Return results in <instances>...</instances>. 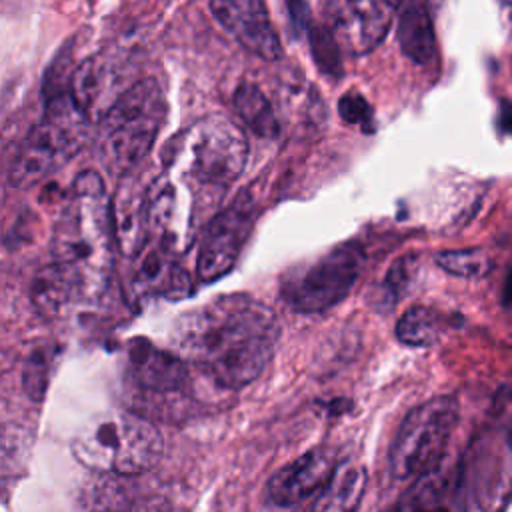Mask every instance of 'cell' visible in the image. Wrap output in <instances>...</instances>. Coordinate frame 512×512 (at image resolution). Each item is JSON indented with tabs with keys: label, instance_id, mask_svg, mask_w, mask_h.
Instances as JSON below:
<instances>
[{
	"label": "cell",
	"instance_id": "16",
	"mask_svg": "<svg viewBox=\"0 0 512 512\" xmlns=\"http://www.w3.org/2000/svg\"><path fill=\"white\" fill-rule=\"evenodd\" d=\"M136 286L140 292H158L168 300L186 298L192 292V282L188 272L166 256V246L150 250L136 272Z\"/></svg>",
	"mask_w": 512,
	"mask_h": 512
},
{
	"label": "cell",
	"instance_id": "15",
	"mask_svg": "<svg viewBox=\"0 0 512 512\" xmlns=\"http://www.w3.org/2000/svg\"><path fill=\"white\" fill-rule=\"evenodd\" d=\"M112 76V64L102 56H90L74 68L68 94L88 120H100L112 106L106 96L112 88Z\"/></svg>",
	"mask_w": 512,
	"mask_h": 512
},
{
	"label": "cell",
	"instance_id": "20",
	"mask_svg": "<svg viewBox=\"0 0 512 512\" xmlns=\"http://www.w3.org/2000/svg\"><path fill=\"white\" fill-rule=\"evenodd\" d=\"M232 104L240 120L254 134L262 138H274L280 132V124L268 96L254 82H240L234 90Z\"/></svg>",
	"mask_w": 512,
	"mask_h": 512
},
{
	"label": "cell",
	"instance_id": "10",
	"mask_svg": "<svg viewBox=\"0 0 512 512\" xmlns=\"http://www.w3.org/2000/svg\"><path fill=\"white\" fill-rule=\"evenodd\" d=\"M394 8V4L378 0H332L324 4V24L342 52L360 56L384 40Z\"/></svg>",
	"mask_w": 512,
	"mask_h": 512
},
{
	"label": "cell",
	"instance_id": "27",
	"mask_svg": "<svg viewBox=\"0 0 512 512\" xmlns=\"http://www.w3.org/2000/svg\"><path fill=\"white\" fill-rule=\"evenodd\" d=\"M418 270H420V258L416 254H406L390 266L384 284L394 300L402 298L410 290L412 282L416 280Z\"/></svg>",
	"mask_w": 512,
	"mask_h": 512
},
{
	"label": "cell",
	"instance_id": "13",
	"mask_svg": "<svg viewBox=\"0 0 512 512\" xmlns=\"http://www.w3.org/2000/svg\"><path fill=\"white\" fill-rule=\"evenodd\" d=\"M126 356L134 382L152 394L180 392L188 380V364L176 352L160 350L146 338L130 340Z\"/></svg>",
	"mask_w": 512,
	"mask_h": 512
},
{
	"label": "cell",
	"instance_id": "17",
	"mask_svg": "<svg viewBox=\"0 0 512 512\" xmlns=\"http://www.w3.org/2000/svg\"><path fill=\"white\" fill-rule=\"evenodd\" d=\"M80 290L78 278L62 264H48L36 272L30 284V300L44 320L58 318Z\"/></svg>",
	"mask_w": 512,
	"mask_h": 512
},
{
	"label": "cell",
	"instance_id": "3",
	"mask_svg": "<svg viewBox=\"0 0 512 512\" xmlns=\"http://www.w3.org/2000/svg\"><path fill=\"white\" fill-rule=\"evenodd\" d=\"M158 428L126 410L96 416L74 438L72 452L96 472L134 476L154 468L162 456Z\"/></svg>",
	"mask_w": 512,
	"mask_h": 512
},
{
	"label": "cell",
	"instance_id": "12",
	"mask_svg": "<svg viewBox=\"0 0 512 512\" xmlns=\"http://www.w3.org/2000/svg\"><path fill=\"white\" fill-rule=\"evenodd\" d=\"M210 12L216 22L244 48L274 62L282 56L280 38L270 22L264 2L258 0H212Z\"/></svg>",
	"mask_w": 512,
	"mask_h": 512
},
{
	"label": "cell",
	"instance_id": "23",
	"mask_svg": "<svg viewBox=\"0 0 512 512\" xmlns=\"http://www.w3.org/2000/svg\"><path fill=\"white\" fill-rule=\"evenodd\" d=\"M56 354V348L50 344H42L28 354L22 370V388L32 402L44 400Z\"/></svg>",
	"mask_w": 512,
	"mask_h": 512
},
{
	"label": "cell",
	"instance_id": "22",
	"mask_svg": "<svg viewBox=\"0 0 512 512\" xmlns=\"http://www.w3.org/2000/svg\"><path fill=\"white\" fill-rule=\"evenodd\" d=\"M442 328L444 318L438 310L430 306H412L400 316L396 336L406 346H432L438 342Z\"/></svg>",
	"mask_w": 512,
	"mask_h": 512
},
{
	"label": "cell",
	"instance_id": "21",
	"mask_svg": "<svg viewBox=\"0 0 512 512\" xmlns=\"http://www.w3.org/2000/svg\"><path fill=\"white\" fill-rule=\"evenodd\" d=\"M434 470L418 478L390 512H448V478Z\"/></svg>",
	"mask_w": 512,
	"mask_h": 512
},
{
	"label": "cell",
	"instance_id": "2",
	"mask_svg": "<svg viewBox=\"0 0 512 512\" xmlns=\"http://www.w3.org/2000/svg\"><path fill=\"white\" fill-rule=\"evenodd\" d=\"M112 198L94 170L80 172L68 192L64 210L52 230L50 250L56 264L66 266L82 292L104 288L112 268Z\"/></svg>",
	"mask_w": 512,
	"mask_h": 512
},
{
	"label": "cell",
	"instance_id": "5",
	"mask_svg": "<svg viewBox=\"0 0 512 512\" xmlns=\"http://www.w3.org/2000/svg\"><path fill=\"white\" fill-rule=\"evenodd\" d=\"M458 422L454 396H436L412 408L402 420L388 454L396 480L422 478L440 468Z\"/></svg>",
	"mask_w": 512,
	"mask_h": 512
},
{
	"label": "cell",
	"instance_id": "25",
	"mask_svg": "<svg viewBox=\"0 0 512 512\" xmlns=\"http://www.w3.org/2000/svg\"><path fill=\"white\" fill-rule=\"evenodd\" d=\"M306 32H308L310 50H312V56H314L318 68L324 74H328L332 78H338L342 74V62H340V52L342 50H340L338 42L334 40L332 32L328 30V26L308 22Z\"/></svg>",
	"mask_w": 512,
	"mask_h": 512
},
{
	"label": "cell",
	"instance_id": "18",
	"mask_svg": "<svg viewBox=\"0 0 512 512\" xmlns=\"http://www.w3.org/2000/svg\"><path fill=\"white\" fill-rule=\"evenodd\" d=\"M398 44L414 64L426 66L436 58V34L430 12L420 2L402 4L398 16Z\"/></svg>",
	"mask_w": 512,
	"mask_h": 512
},
{
	"label": "cell",
	"instance_id": "1",
	"mask_svg": "<svg viewBox=\"0 0 512 512\" xmlns=\"http://www.w3.org/2000/svg\"><path fill=\"white\" fill-rule=\"evenodd\" d=\"M278 320L274 310L250 294L218 296L180 316L176 354L224 388L256 380L274 356Z\"/></svg>",
	"mask_w": 512,
	"mask_h": 512
},
{
	"label": "cell",
	"instance_id": "7",
	"mask_svg": "<svg viewBox=\"0 0 512 512\" xmlns=\"http://www.w3.org/2000/svg\"><path fill=\"white\" fill-rule=\"evenodd\" d=\"M180 160H184V172L192 182L220 192L242 174L248 160V140L230 118L210 114L180 136Z\"/></svg>",
	"mask_w": 512,
	"mask_h": 512
},
{
	"label": "cell",
	"instance_id": "4",
	"mask_svg": "<svg viewBox=\"0 0 512 512\" xmlns=\"http://www.w3.org/2000/svg\"><path fill=\"white\" fill-rule=\"evenodd\" d=\"M166 116V98L154 78L128 86L98 120V152L110 172L126 174L152 148Z\"/></svg>",
	"mask_w": 512,
	"mask_h": 512
},
{
	"label": "cell",
	"instance_id": "19",
	"mask_svg": "<svg viewBox=\"0 0 512 512\" xmlns=\"http://www.w3.org/2000/svg\"><path fill=\"white\" fill-rule=\"evenodd\" d=\"M364 488L366 470L360 464L344 462L306 512H356L364 496Z\"/></svg>",
	"mask_w": 512,
	"mask_h": 512
},
{
	"label": "cell",
	"instance_id": "11",
	"mask_svg": "<svg viewBox=\"0 0 512 512\" xmlns=\"http://www.w3.org/2000/svg\"><path fill=\"white\" fill-rule=\"evenodd\" d=\"M340 468L336 450L318 446L276 470L266 484V498L280 508L296 506L312 494H320Z\"/></svg>",
	"mask_w": 512,
	"mask_h": 512
},
{
	"label": "cell",
	"instance_id": "8",
	"mask_svg": "<svg viewBox=\"0 0 512 512\" xmlns=\"http://www.w3.org/2000/svg\"><path fill=\"white\" fill-rule=\"evenodd\" d=\"M364 266V252L356 242H344L282 286L286 304L304 314L322 312L348 296Z\"/></svg>",
	"mask_w": 512,
	"mask_h": 512
},
{
	"label": "cell",
	"instance_id": "24",
	"mask_svg": "<svg viewBox=\"0 0 512 512\" xmlns=\"http://www.w3.org/2000/svg\"><path fill=\"white\" fill-rule=\"evenodd\" d=\"M436 264L452 276L460 278H482L492 272L494 260L482 248L446 250L436 256Z\"/></svg>",
	"mask_w": 512,
	"mask_h": 512
},
{
	"label": "cell",
	"instance_id": "28",
	"mask_svg": "<svg viewBox=\"0 0 512 512\" xmlns=\"http://www.w3.org/2000/svg\"><path fill=\"white\" fill-rule=\"evenodd\" d=\"M502 126L506 132H512V108L508 102H504L502 106Z\"/></svg>",
	"mask_w": 512,
	"mask_h": 512
},
{
	"label": "cell",
	"instance_id": "6",
	"mask_svg": "<svg viewBox=\"0 0 512 512\" xmlns=\"http://www.w3.org/2000/svg\"><path fill=\"white\" fill-rule=\"evenodd\" d=\"M88 118L76 108L70 94L46 102L44 118L20 144L8 180L16 188H28L66 162L84 140Z\"/></svg>",
	"mask_w": 512,
	"mask_h": 512
},
{
	"label": "cell",
	"instance_id": "29",
	"mask_svg": "<svg viewBox=\"0 0 512 512\" xmlns=\"http://www.w3.org/2000/svg\"><path fill=\"white\" fill-rule=\"evenodd\" d=\"M502 302H504V304H512V270L508 272V276H506V282H504V290H502Z\"/></svg>",
	"mask_w": 512,
	"mask_h": 512
},
{
	"label": "cell",
	"instance_id": "14",
	"mask_svg": "<svg viewBox=\"0 0 512 512\" xmlns=\"http://www.w3.org/2000/svg\"><path fill=\"white\" fill-rule=\"evenodd\" d=\"M112 230L116 248L126 258H136L150 238L146 188L124 176L112 196Z\"/></svg>",
	"mask_w": 512,
	"mask_h": 512
},
{
	"label": "cell",
	"instance_id": "9",
	"mask_svg": "<svg viewBox=\"0 0 512 512\" xmlns=\"http://www.w3.org/2000/svg\"><path fill=\"white\" fill-rule=\"evenodd\" d=\"M254 226V204L248 196H238L220 210L208 224L198 248L196 276L202 282H216L226 276L244 248Z\"/></svg>",
	"mask_w": 512,
	"mask_h": 512
},
{
	"label": "cell",
	"instance_id": "26",
	"mask_svg": "<svg viewBox=\"0 0 512 512\" xmlns=\"http://www.w3.org/2000/svg\"><path fill=\"white\" fill-rule=\"evenodd\" d=\"M338 112H340V116L346 124L360 126L364 132L374 130L372 106L368 104V100L360 92L350 90V92L342 94L340 100H338Z\"/></svg>",
	"mask_w": 512,
	"mask_h": 512
}]
</instances>
